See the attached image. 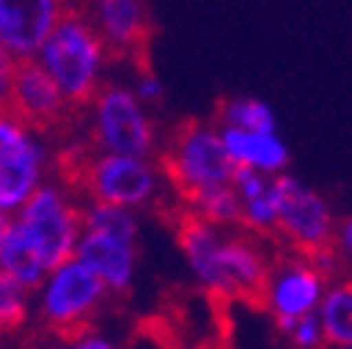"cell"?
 <instances>
[{"label":"cell","mask_w":352,"mask_h":349,"mask_svg":"<svg viewBox=\"0 0 352 349\" xmlns=\"http://www.w3.org/2000/svg\"><path fill=\"white\" fill-rule=\"evenodd\" d=\"M157 168L179 204H185L207 188L232 185L238 165L221 140V128L204 120H182L160 151Z\"/></svg>","instance_id":"3"},{"label":"cell","mask_w":352,"mask_h":349,"mask_svg":"<svg viewBox=\"0 0 352 349\" xmlns=\"http://www.w3.org/2000/svg\"><path fill=\"white\" fill-rule=\"evenodd\" d=\"M81 215H84V232H107V235L138 243L135 210L104 204V201H87V207L81 204Z\"/></svg>","instance_id":"20"},{"label":"cell","mask_w":352,"mask_h":349,"mask_svg":"<svg viewBox=\"0 0 352 349\" xmlns=\"http://www.w3.org/2000/svg\"><path fill=\"white\" fill-rule=\"evenodd\" d=\"M218 126L249 128V132H277L274 109L260 98H224L215 106Z\"/></svg>","instance_id":"19"},{"label":"cell","mask_w":352,"mask_h":349,"mask_svg":"<svg viewBox=\"0 0 352 349\" xmlns=\"http://www.w3.org/2000/svg\"><path fill=\"white\" fill-rule=\"evenodd\" d=\"M107 56L109 51L101 34L81 12H62L45 45L39 48L42 67L54 76L65 101L78 115L90 112L101 90V70Z\"/></svg>","instance_id":"2"},{"label":"cell","mask_w":352,"mask_h":349,"mask_svg":"<svg viewBox=\"0 0 352 349\" xmlns=\"http://www.w3.org/2000/svg\"><path fill=\"white\" fill-rule=\"evenodd\" d=\"M6 229H9V221H6V215H3V212H0V240H3Z\"/></svg>","instance_id":"28"},{"label":"cell","mask_w":352,"mask_h":349,"mask_svg":"<svg viewBox=\"0 0 352 349\" xmlns=\"http://www.w3.org/2000/svg\"><path fill=\"white\" fill-rule=\"evenodd\" d=\"M90 3H93V0H62V9L65 12H81V14H87Z\"/></svg>","instance_id":"27"},{"label":"cell","mask_w":352,"mask_h":349,"mask_svg":"<svg viewBox=\"0 0 352 349\" xmlns=\"http://www.w3.org/2000/svg\"><path fill=\"white\" fill-rule=\"evenodd\" d=\"M288 335L291 349H327V338H324V327L316 313H307L302 319H296L291 327L283 330Z\"/></svg>","instance_id":"22"},{"label":"cell","mask_w":352,"mask_h":349,"mask_svg":"<svg viewBox=\"0 0 352 349\" xmlns=\"http://www.w3.org/2000/svg\"><path fill=\"white\" fill-rule=\"evenodd\" d=\"M90 112H93L90 143L98 151L129 154L143 159L157 154L154 123L146 112V104L135 95V90L120 84H101Z\"/></svg>","instance_id":"5"},{"label":"cell","mask_w":352,"mask_h":349,"mask_svg":"<svg viewBox=\"0 0 352 349\" xmlns=\"http://www.w3.org/2000/svg\"><path fill=\"white\" fill-rule=\"evenodd\" d=\"M87 17L101 34L104 45L112 56H123L140 70H151V9L146 0H93Z\"/></svg>","instance_id":"11"},{"label":"cell","mask_w":352,"mask_h":349,"mask_svg":"<svg viewBox=\"0 0 352 349\" xmlns=\"http://www.w3.org/2000/svg\"><path fill=\"white\" fill-rule=\"evenodd\" d=\"M333 249H336V254H338L341 274H344V277H352V215L338 218L336 238H333Z\"/></svg>","instance_id":"23"},{"label":"cell","mask_w":352,"mask_h":349,"mask_svg":"<svg viewBox=\"0 0 352 349\" xmlns=\"http://www.w3.org/2000/svg\"><path fill=\"white\" fill-rule=\"evenodd\" d=\"M56 177L78 199L140 210L157 199L162 173L143 157L109 154L93 143H76L56 154Z\"/></svg>","instance_id":"1"},{"label":"cell","mask_w":352,"mask_h":349,"mask_svg":"<svg viewBox=\"0 0 352 349\" xmlns=\"http://www.w3.org/2000/svg\"><path fill=\"white\" fill-rule=\"evenodd\" d=\"M20 224L28 229L34 243L45 257L48 271L76 257V246L84 235L81 204L59 188H36L20 207Z\"/></svg>","instance_id":"8"},{"label":"cell","mask_w":352,"mask_h":349,"mask_svg":"<svg viewBox=\"0 0 352 349\" xmlns=\"http://www.w3.org/2000/svg\"><path fill=\"white\" fill-rule=\"evenodd\" d=\"M76 257L90 266L112 293H126L135 282L138 269V243L107 235V232H84Z\"/></svg>","instance_id":"14"},{"label":"cell","mask_w":352,"mask_h":349,"mask_svg":"<svg viewBox=\"0 0 352 349\" xmlns=\"http://www.w3.org/2000/svg\"><path fill=\"white\" fill-rule=\"evenodd\" d=\"M182 207H188L190 212H196L212 227H221V229L241 227V199L232 185L207 188V190L196 193L193 199H188Z\"/></svg>","instance_id":"18"},{"label":"cell","mask_w":352,"mask_h":349,"mask_svg":"<svg viewBox=\"0 0 352 349\" xmlns=\"http://www.w3.org/2000/svg\"><path fill=\"white\" fill-rule=\"evenodd\" d=\"M330 280L316 269L311 257L291 249H277L263 291V308L272 313L280 330L291 327L296 319L316 313L324 299Z\"/></svg>","instance_id":"9"},{"label":"cell","mask_w":352,"mask_h":349,"mask_svg":"<svg viewBox=\"0 0 352 349\" xmlns=\"http://www.w3.org/2000/svg\"><path fill=\"white\" fill-rule=\"evenodd\" d=\"M0 269L12 274L17 282H23L28 291L45 282V274H48L45 257H42L39 246L34 243V238L20 221L9 224L3 240H0Z\"/></svg>","instance_id":"16"},{"label":"cell","mask_w":352,"mask_h":349,"mask_svg":"<svg viewBox=\"0 0 352 349\" xmlns=\"http://www.w3.org/2000/svg\"><path fill=\"white\" fill-rule=\"evenodd\" d=\"M39 177L42 148L20 120L0 112V212L23 207L39 188Z\"/></svg>","instance_id":"12"},{"label":"cell","mask_w":352,"mask_h":349,"mask_svg":"<svg viewBox=\"0 0 352 349\" xmlns=\"http://www.w3.org/2000/svg\"><path fill=\"white\" fill-rule=\"evenodd\" d=\"M280 190V224H277V243L283 249L314 257L333 246L336 238V215L322 193L302 185L291 173H277Z\"/></svg>","instance_id":"7"},{"label":"cell","mask_w":352,"mask_h":349,"mask_svg":"<svg viewBox=\"0 0 352 349\" xmlns=\"http://www.w3.org/2000/svg\"><path fill=\"white\" fill-rule=\"evenodd\" d=\"M65 349H115L107 338H98V335H84V338H78V341H70Z\"/></svg>","instance_id":"26"},{"label":"cell","mask_w":352,"mask_h":349,"mask_svg":"<svg viewBox=\"0 0 352 349\" xmlns=\"http://www.w3.org/2000/svg\"><path fill=\"white\" fill-rule=\"evenodd\" d=\"M62 12V0H0V42L12 56L34 59Z\"/></svg>","instance_id":"13"},{"label":"cell","mask_w":352,"mask_h":349,"mask_svg":"<svg viewBox=\"0 0 352 349\" xmlns=\"http://www.w3.org/2000/svg\"><path fill=\"white\" fill-rule=\"evenodd\" d=\"M25 296L28 288L0 269V335L14 333L25 322Z\"/></svg>","instance_id":"21"},{"label":"cell","mask_w":352,"mask_h":349,"mask_svg":"<svg viewBox=\"0 0 352 349\" xmlns=\"http://www.w3.org/2000/svg\"><path fill=\"white\" fill-rule=\"evenodd\" d=\"M14 59L9 48L0 42V112L9 109V93H12V73H14Z\"/></svg>","instance_id":"25"},{"label":"cell","mask_w":352,"mask_h":349,"mask_svg":"<svg viewBox=\"0 0 352 349\" xmlns=\"http://www.w3.org/2000/svg\"><path fill=\"white\" fill-rule=\"evenodd\" d=\"M135 95L143 104H162V81L154 76V70H140L138 73V84H135Z\"/></svg>","instance_id":"24"},{"label":"cell","mask_w":352,"mask_h":349,"mask_svg":"<svg viewBox=\"0 0 352 349\" xmlns=\"http://www.w3.org/2000/svg\"><path fill=\"white\" fill-rule=\"evenodd\" d=\"M104 296V280L78 257H70L67 263L51 271L45 296H42V319L62 344L78 341L93 333Z\"/></svg>","instance_id":"4"},{"label":"cell","mask_w":352,"mask_h":349,"mask_svg":"<svg viewBox=\"0 0 352 349\" xmlns=\"http://www.w3.org/2000/svg\"><path fill=\"white\" fill-rule=\"evenodd\" d=\"M319 319L330 349L352 346V277H338L327 285Z\"/></svg>","instance_id":"17"},{"label":"cell","mask_w":352,"mask_h":349,"mask_svg":"<svg viewBox=\"0 0 352 349\" xmlns=\"http://www.w3.org/2000/svg\"><path fill=\"white\" fill-rule=\"evenodd\" d=\"M6 115H12L28 132H36V135L65 132L76 117H81L65 101L54 76L42 67V62H34V59H14Z\"/></svg>","instance_id":"10"},{"label":"cell","mask_w":352,"mask_h":349,"mask_svg":"<svg viewBox=\"0 0 352 349\" xmlns=\"http://www.w3.org/2000/svg\"><path fill=\"white\" fill-rule=\"evenodd\" d=\"M218 128H221V140L230 157L235 159V165L272 173V177L285 170L291 154L277 132H249V128H235V126H218Z\"/></svg>","instance_id":"15"},{"label":"cell","mask_w":352,"mask_h":349,"mask_svg":"<svg viewBox=\"0 0 352 349\" xmlns=\"http://www.w3.org/2000/svg\"><path fill=\"white\" fill-rule=\"evenodd\" d=\"M272 257L274 254L266 251L263 238L246 232L243 227L224 229L215 251L212 274L204 288L218 299H241L263 308V291H266Z\"/></svg>","instance_id":"6"},{"label":"cell","mask_w":352,"mask_h":349,"mask_svg":"<svg viewBox=\"0 0 352 349\" xmlns=\"http://www.w3.org/2000/svg\"><path fill=\"white\" fill-rule=\"evenodd\" d=\"M344 349H352V346H344Z\"/></svg>","instance_id":"29"}]
</instances>
